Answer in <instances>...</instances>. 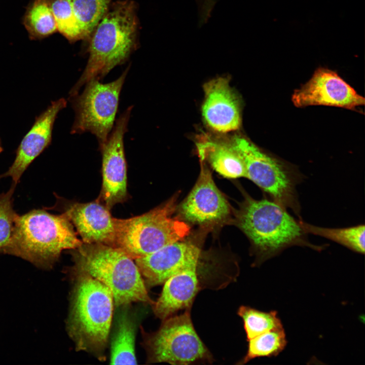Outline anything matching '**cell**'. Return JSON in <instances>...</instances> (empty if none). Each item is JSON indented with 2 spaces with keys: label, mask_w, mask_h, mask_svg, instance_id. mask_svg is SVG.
Segmentation results:
<instances>
[{
  "label": "cell",
  "mask_w": 365,
  "mask_h": 365,
  "mask_svg": "<svg viewBox=\"0 0 365 365\" xmlns=\"http://www.w3.org/2000/svg\"><path fill=\"white\" fill-rule=\"evenodd\" d=\"M237 223L250 240L258 264L293 246L319 251L325 247L310 242L298 220L272 199L255 200L247 196L237 214Z\"/></svg>",
  "instance_id": "cell-4"
},
{
  "label": "cell",
  "mask_w": 365,
  "mask_h": 365,
  "mask_svg": "<svg viewBox=\"0 0 365 365\" xmlns=\"http://www.w3.org/2000/svg\"><path fill=\"white\" fill-rule=\"evenodd\" d=\"M237 313L243 320L247 340L267 331L283 327L276 311L264 312L241 306Z\"/></svg>",
  "instance_id": "cell-24"
},
{
  "label": "cell",
  "mask_w": 365,
  "mask_h": 365,
  "mask_svg": "<svg viewBox=\"0 0 365 365\" xmlns=\"http://www.w3.org/2000/svg\"><path fill=\"white\" fill-rule=\"evenodd\" d=\"M130 66L116 80L103 84L92 79L85 84L81 94L69 96L75 114L71 134L89 132L99 146L107 139L115 121L121 91Z\"/></svg>",
  "instance_id": "cell-9"
},
{
  "label": "cell",
  "mask_w": 365,
  "mask_h": 365,
  "mask_svg": "<svg viewBox=\"0 0 365 365\" xmlns=\"http://www.w3.org/2000/svg\"><path fill=\"white\" fill-rule=\"evenodd\" d=\"M57 31L69 41L83 39L81 28L69 0H48Z\"/></svg>",
  "instance_id": "cell-25"
},
{
  "label": "cell",
  "mask_w": 365,
  "mask_h": 365,
  "mask_svg": "<svg viewBox=\"0 0 365 365\" xmlns=\"http://www.w3.org/2000/svg\"><path fill=\"white\" fill-rule=\"evenodd\" d=\"M135 3L123 0L111 4L91 36L89 57L83 74L69 96L79 93L92 79L101 80L122 64L136 48L138 21Z\"/></svg>",
  "instance_id": "cell-2"
},
{
  "label": "cell",
  "mask_w": 365,
  "mask_h": 365,
  "mask_svg": "<svg viewBox=\"0 0 365 365\" xmlns=\"http://www.w3.org/2000/svg\"><path fill=\"white\" fill-rule=\"evenodd\" d=\"M197 148L200 160L224 177H246L244 162L231 144L206 139L199 142Z\"/></svg>",
  "instance_id": "cell-18"
},
{
  "label": "cell",
  "mask_w": 365,
  "mask_h": 365,
  "mask_svg": "<svg viewBox=\"0 0 365 365\" xmlns=\"http://www.w3.org/2000/svg\"><path fill=\"white\" fill-rule=\"evenodd\" d=\"M200 248L195 244L179 241L167 245L134 260L144 283L151 287L163 283L184 269L197 267Z\"/></svg>",
  "instance_id": "cell-13"
},
{
  "label": "cell",
  "mask_w": 365,
  "mask_h": 365,
  "mask_svg": "<svg viewBox=\"0 0 365 365\" xmlns=\"http://www.w3.org/2000/svg\"><path fill=\"white\" fill-rule=\"evenodd\" d=\"M231 144L244 162L246 178L266 192L271 199L291 209L301 218L296 187L302 181L303 175L264 153L245 138L235 137Z\"/></svg>",
  "instance_id": "cell-8"
},
{
  "label": "cell",
  "mask_w": 365,
  "mask_h": 365,
  "mask_svg": "<svg viewBox=\"0 0 365 365\" xmlns=\"http://www.w3.org/2000/svg\"><path fill=\"white\" fill-rule=\"evenodd\" d=\"M197 267L181 270L164 283L161 293L152 305L155 315L164 320L178 311L191 308L200 289Z\"/></svg>",
  "instance_id": "cell-17"
},
{
  "label": "cell",
  "mask_w": 365,
  "mask_h": 365,
  "mask_svg": "<svg viewBox=\"0 0 365 365\" xmlns=\"http://www.w3.org/2000/svg\"><path fill=\"white\" fill-rule=\"evenodd\" d=\"M71 223L63 213L43 209L18 214L12 237L2 253L19 257L38 268L49 270L61 252L73 249L83 242Z\"/></svg>",
  "instance_id": "cell-3"
},
{
  "label": "cell",
  "mask_w": 365,
  "mask_h": 365,
  "mask_svg": "<svg viewBox=\"0 0 365 365\" xmlns=\"http://www.w3.org/2000/svg\"><path fill=\"white\" fill-rule=\"evenodd\" d=\"M132 107L129 106L120 115L106 140L99 146L102 156V184L98 200L109 209L127 198L124 137Z\"/></svg>",
  "instance_id": "cell-10"
},
{
  "label": "cell",
  "mask_w": 365,
  "mask_h": 365,
  "mask_svg": "<svg viewBox=\"0 0 365 365\" xmlns=\"http://www.w3.org/2000/svg\"><path fill=\"white\" fill-rule=\"evenodd\" d=\"M67 105L66 100L59 98L36 117L30 129L21 141L16 151L15 159L0 179L11 177L17 184L30 164L50 144L54 124L58 113Z\"/></svg>",
  "instance_id": "cell-15"
},
{
  "label": "cell",
  "mask_w": 365,
  "mask_h": 365,
  "mask_svg": "<svg viewBox=\"0 0 365 365\" xmlns=\"http://www.w3.org/2000/svg\"><path fill=\"white\" fill-rule=\"evenodd\" d=\"M23 21L32 39H43L57 31L48 0H34L27 9Z\"/></svg>",
  "instance_id": "cell-21"
},
{
  "label": "cell",
  "mask_w": 365,
  "mask_h": 365,
  "mask_svg": "<svg viewBox=\"0 0 365 365\" xmlns=\"http://www.w3.org/2000/svg\"><path fill=\"white\" fill-rule=\"evenodd\" d=\"M180 212L187 221L198 225L217 223L229 214L228 202L203 161L198 179L181 204Z\"/></svg>",
  "instance_id": "cell-14"
},
{
  "label": "cell",
  "mask_w": 365,
  "mask_h": 365,
  "mask_svg": "<svg viewBox=\"0 0 365 365\" xmlns=\"http://www.w3.org/2000/svg\"><path fill=\"white\" fill-rule=\"evenodd\" d=\"M306 234L320 236L337 242L359 253H364V225H358L343 228H327L308 224L298 220Z\"/></svg>",
  "instance_id": "cell-20"
},
{
  "label": "cell",
  "mask_w": 365,
  "mask_h": 365,
  "mask_svg": "<svg viewBox=\"0 0 365 365\" xmlns=\"http://www.w3.org/2000/svg\"><path fill=\"white\" fill-rule=\"evenodd\" d=\"M135 325L126 312L117 320L111 343V364H136L135 352Z\"/></svg>",
  "instance_id": "cell-19"
},
{
  "label": "cell",
  "mask_w": 365,
  "mask_h": 365,
  "mask_svg": "<svg viewBox=\"0 0 365 365\" xmlns=\"http://www.w3.org/2000/svg\"><path fill=\"white\" fill-rule=\"evenodd\" d=\"M203 89L202 114L207 125L221 133L239 129L241 122L240 103L229 80L223 77L213 79L204 85Z\"/></svg>",
  "instance_id": "cell-16"
},
{
  "label": "cell",
  "mask_w": 365,
  "mask_h": 365,
  "mask_svg": "<svg viewBox=\"0 0 365 365\" xmlns=\"http://www.w3.org/2000/svg\"><path fill=\"white\" fill-rule=\"evenodd\" d=\"M73 286L66 329L77 351L105 360L114 301L111 290L87 273L72 268Z\"/></svg>",
  "instance_id": "cell-1"
},
{
  "label": "cell",
  "mask_w": 365,
  "mask_h": 365,
  "mask_svg": "<svg viewBox=\"0 0 365 365\" xmlns=\"http://www.w3.org/2000/svg\"><path fill=\"white\" fill-rule=\"evenodd\" d=\"M247 341L246 354L238 364H245L257 357L276 356L287 344L283 327L267 331Z\"/></svg>",
  "instance_id": "cell-22"
},
{
  "label": "cell",
  "mask_w": 365,
  "mask_h": 365,
  "mask_svg": "<svg viewBox=\"0 0 365 365\" xmlns=\"http://www.w3.org/2000/svg\"><path fill=\"white\" fill-rule=\"evenodd\" d=\"M175 204L173 198L141 215L116 218L113 247L119 248L135 260L181 241L189 234L190 228L186 223L171 217Z\"/></svg>",
  "instance_id": "cell-6"
},
{
  "label": "cell",
  "mask_w": 365,
  "mask_h": 365,
  "mask_svg": "<svg viewBox=\"0 0 365 365\" xmlns=\"http://www.w3.org/2000/svg\"><path fill=\"white\" fill-rule=\"evenodd\" d=\"M190 310L187 309L180 315L163 320L155 332H141L149 363L187 365L213 361L194 327Z\"/></svg>",
  "instance_id": "cell-7"
},
{
  "label": "cell",
  "mask_w": 365,
  "mask_h": 365,
  "mask_svg": "<svg viewBox=\"0 0 365 365\" xmlns=\"http://www.w3.org/2000/svg\"><path fill=\"white\" fill-rule=\"evenodd\" d=\"M17 184L12 182L9 190L0 194V253L9 244L18 214L13 207V194Z\"/></svg>",
  "instance_id": "cell-26"
},
{
  "label": "cell",
  "mask_w": 365,
  "mask_h": 365,
  "mask_svg": "<svg viewBox=\"0 0 365 365\" xmlns=\"http://www.w3.org/2000/svg\"><path fill=\"white\" fill-rule=\"evenodd\" d=\"M3 149L1 141L0 139V154L3 152Z\"/></svg>",
  "instance_id": "cell-27"
},
{
  "label": "cell",
  "mask_w": 365,
  "mask_h": 365,
  "mask_svg": "<svg viewBox=\"0 0 365 365\" xmlns=\"http://www.w3.org/2000/svg\"><path fill=\"white\" fill-rule=\"evenodd\" d=\"M212 1H213L215 2V0H212Z\"/></svg>",
  "instance_id": "cell-28"
},
{
  "label": "cell",
  "mask_w": 365,
  "mask_h": 365,
  "mask_svg": "<svg viewBox=\"0 0 365 365\" xmlns=\"http://www.w3.org/2000/svg\"><path fill=\"white\" fill-rule=\"evenodd\" d=\"M112 0H69L80 25L83 39L91 36Z\"/></svg>",
  "instance_id": "cell-23"
},
{
  "label": "cell",
  "mask_w": 365,
  "mask_h": 365,
  "mask_svg": "<svg viewBox=\"0 0 365 365\" xmlns=\"http://www.w3.org/2000/svg\"><path fill=\"white\" fill-rule=\"evenodd\" d=\"M71 250L74 264L71 268L106 285L112 293L116 307L133 302L154 304L134 260L119 248L83 242Z\"/></svg>",
  "instance_id": "cell-5"
},
{
  "label": "cell",
  "mask_w": 365,
  "mask_h": 365,
  "mask_svg": "<svg viewBox=\"0 0 365 365\" xmlns=\"http://www.w3.org/2000/svg\"><path fill=\"white\" fill-rule=\"evenodd\" d=\"M292 101L297 107L323 105L352 109L364 105V98L332 70L320 67L312 78L295 90Z\"/></svg>",
  "instance_id": "cell-11"
},
{
  "label": "cell",
  "mask_w": 365,
  "mask_h": 365,
  "mask_svg": "<svg viewBox=\"0 0 365 365\" xmlns=\"http://www.w3.org/2000/svg\"><path fill=\"white\" fill-rule=\"evenodd\" d=\"M53 207L61 210L85 243H101L113 246L116 218L98 199L88 203L69 202L57 198Z\"/></svg>",
  "instance_id": "cell-12"
}]
</instances>
